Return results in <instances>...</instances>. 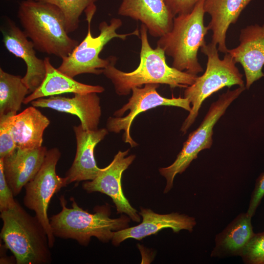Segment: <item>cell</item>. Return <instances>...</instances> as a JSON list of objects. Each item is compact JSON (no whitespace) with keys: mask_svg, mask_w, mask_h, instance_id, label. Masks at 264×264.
I'll return each mask as SVG.
<instances>
[{"mask_svg":"<svg viewBox=\"0 0 264 264\" xmlns=\"http://www.w3.org/2000/svg\"><path fill=\"white\" fill-rule=\"evenodd\" d=\"M139 31L141 47L138 67L132 72L122 71L115 67L116 57L110 56L109 64L103 69V73L110 80L117 94L126 95L133 88L148 84H166L171 88H186L194 84L197 75L169 66L164 51L158 46L155 48L151 46L146 26L142 24Z\"/></svg>","mask_w":264,"mask_h":264,"instance_id":"1","label":"cell"},{"mask_svg":"<svg viewBox=\"0 0 264 264\" xmlns=\"http://www.w3.org/2000/svg\"><path fill=\"white\" fill-rule=\"evenodd\" d=\"M18 17L25 34L40 52L62 59L78 44L68 36L64 15L53 4L23 0L20 3Z\"/></svg>","mask_w":264,"mask_h":264,"instance_id":"2","label":"cell"},{"mask_svg":"<svg viewBox=\"0 0 264 264\" xmlns=\"http://www.w3.org/2000/svg\"><path fill=\"white\" fill-rule=\"evenodd\" d=\"M4 174L3 159L0 158V211L13 208L17 203Z\"/></svg>","mask_w":264,"mask_h":264,"instance_id":"27","label":"cell"},{"mask_svg":"<svg viewBox=\"0 0 264 264\" xmlns=\"http://www.w3.org/2000/svg\"><path fill=\"white\" fill-rule=\"evenodd\" d=\"M159 86V84H148L143 88H133L132 95L128 102L114 112L113 115L115 117H110L108 119V131L115 133L124 131L123 141L129 143L131 147H134L138 144L131 137L130 128L134 119L142 112L161 106L177 107L190 111L191 103L187 98L164 97L156 90Z\"/></svg>","mask_w":264,"mask_h":264,"instance_id":"10","label":"cell"},{"mask_svg":"<svg viewBox=\"0 0 264 264\" xmlns=\"http://www.w3.org/2000/svg\"><path fill=\"white\" fill-rule=\"evenodd\" d=\"M253 0H204L203 9L211 17L207 26L212 31V42L218 50L227 52L226 36L231 24L235 23L241 13Z\"/></svg>","mask_w":264,"mask_h":264,"instance_id":"19","label":"cell"},{"mask_svg":"<svg viewBox=\"0 0 264 264\" xmlns=\"http://www.w3.org/2000/svg\"><path fill=\"white\" fill-rule=\"evenodd\" d=\"M0 237L17 264H47L51 261L47 235L36 216L28 214L17 201L0 212Z\"/></svg>","mask_w":264,"mask_h":264,"instance_id":"4","label":"cell"},{"mask_svg":"<svg viewBox=\"0 0 264 264\" xmlns=\"http://www.w3.org/2000/svg\"><path fill=\"white\" fill-rule=\"evenodd\" d=\"M241 256L245 264H264V231L254 234Z\"/></svg>","mask_w":264,"mask_h":264,"instance_id":"25","label":"cell"},{"mask_svg":"<svg viewBox=\"0 0 264 264\" xmlns=\"http://www.w3.org/2000/svg\"><path fill=\"white\" fill-rule=\"evenodd\" d=\"M200 0H165L174 17L190 12Z\"/></svg>","mask_w":264,"mask_h":264,"instance_id":"29","label":"cell"},{"mask_svg":"<svg viewBox=\"0 0 264 264\" xmlns=\"http://www.w3.org/2000/svg\"><path fill=\"white\" fill-rule=\"evenodd\" d=\"M59 199L61 211L49 218L55 237L73 239L87 246L91 237L108 242L112 239L114 231L129 227L130 218L125 215L117 219L110 218L108 206L96 207V212L91 214L80 207L73 198H70L71 208L66 207L64 196Z\"/></svg>","mask_w":264,"mask_h":264,"instance_id":"3","label":"cell"},{"mask_svg":"<svg viewBox=\"0 0 264 264\" xmlns=\"http://www.w3.org/2000/svg\"><path fill=\"white\" fill-rule=\"evenodd\" d=\"M139 214L142 221L138 225L114 232L111 239L114 245L117 246L128 239L141 240L164 228H171L175 233L183 229L192 232L196 224L194 218L178 213L159 214L150 209L141 208Z\"/></svg>","mask_w":264,"mask_h":264,"instance_id":"14","label":"cell"},{"mask_svg":"<svg viewBox=\"0 0 264 264\" xmlns=\"http://www.w3.org/2000/svg\"><path fill=\"white\" fill-rule=\"evenodd\" d=\"M250 216L241 213L216 236L212 257L241 256L245 246L255 234Z\"/></svg>","mask_w":264,"mask_h":264,"instance_id":"22","label":"cell"},{"mask_svg":"<svg viewBox=\"0 0 264 264\" xmlns=\"http://www.w3.org/2000/svg\"><path fill=\"white\" fill-rule=\"evenodd\" d=\"M96 10L94 5L85 10L88 23L87 35L68 56L62 59V63L58 68L71 77L84 73L96 75L103 73V69L110 62L109 57L106 59L99 57L105 45L113 38L125 40L128 36H140L138 29L129 33L118 34L116 31L122 25V21L113 18L110 20V24L105 21L101 22L99 25L100 34L97 37H93L90 31V23Z\"/></svg>","mask_w":264,"mask_h":264,"instance_id":"7","label":"cell"},{"mask_svg":"<svg viewBox=\"0 0 264 264\" xmlns=\"http://www.w3.org/2000/svg\"><path fill=\"white\" fill-rule=\"evenodd\" d=\"M245 89V86L239 87L232 90L228 89L220 95L218 99L210 105L199 127L189 134L175 161L167 167L159 169L160 174L166 180L164 193L172 188L176 176L184 172L201 151L211 147L214 126L228 107Z\"/></svg>","mask_w":264,"mask_h":264,"instance_id":"8","label":"cell"},{"mask_svg":"<svg viewBox=\"0 0 264 264\" xmlns=\"http://www.w3.org/2000/svg\"><path fill=\"white\" fill-rule=\"evenodd\" d=\"M61 156L57 148L47 150L39 171L24 186V205L35 212L47 235L50 248L54 246L55 236L47 216V208L53 195L68 184L66 176L62 177L56 174V165Z\"/></svg>","mask_w":264,"mask_h":264,"instance_id":"9","label":"cell"},{"mask_svg":"<svg viewBox=\"0 0 264 264\" xmlns=\"http://www.w3.org/2000/svg\"><path fill=\"white\" fill-rule=\"evenodd\" d=\"M239 45L228 49L236 63L243 67L246 79V89L264 77V24L247 26L241 30Z\"/></svg>","mask_w":264,"mask_h":264,"instance_id":"13","label":"cell"},{"mask_svg":"<svg viewBox=\"0 0 264 264\" xmlns=\"http://www.w3.org/2000/svg\"><path fill=\"white\" fill-rule=\"evenodd\" d=\"M37 108H49L77 116L86 130H96L101 115L100 100L97 93L74 94L72 98L59 95L41 98L31 102Z\"/></svg>","mask_w":264,"mask_h":264,"instance_id":"16","label":"cell"},{"mask_svg":"<svg viewBox=\"0 0 264 264\" xmlns=\"http://www.w3.org/2000/svg\"><path fill=\"white\" fill-rule=\"evenodd\" d=\"M29 92L21 76L8 73L0 68V115L17 113Z\"/></svg>","mask_w":264,"mask_h":264,"instance_id":"23","label":"cell"},{"mask_svg":"<svg viewBox=\"0 0 264 264\" xmlns=\"http://www.w3.org/2000/svg\"><path fill=\"white\" fill-rule=\"evenodd\" d=\"M264 196V172L256 180L254 189L251 194L247 214L251 217L256 210Z\"/></svg>","mask_w":264,"mask_h":264,"instance_id":"28","label":"cell"},{"mask_svg":"<svg viewBox=\"0 0 264 264\" xmlns=\"http://www.w3.org/2000/svg\"><path fill=\"white\" fill-rule=\"evenodd\" d=\"M129 152V149L125 151H119L110 163L102 168L94 179L83 183V188L88 193L99 192L110 197L118 213H125L132 220L139 222L140 215L125 197L121 186L123 173L135 158L134 154L126 156Z\"/></svg>","mask_w":264,"mask_h":264,"instance_id":"11","label":"cell"},{"mask_svg":"<svg viewBox=\"0 0 264 264\" xmlns=\"http://www.w3.org/2000/svg\"><path fill=\"white\" fill-rule=\"evenodd\" d=\"M118 14L140 21L154 37H161L172 28L174 16L165 0H122Z\"/></svg>","mask_w":264,"mask_h":264,"instance_id":"17","label":"cell"},{"mask_svg":"<svg viewBox=\"0 0 264 264\" xmlns=\"http://www.w3.org/2000/svg\"><path fill=\"white\" fill-rule=\"evenodd\" d=\"M76 142L74 161L66 173L68 184L94 179L102 168L96 164L94 151L96 145L108 133L107 129L86 130L81 124L73 127Z\"/></svg>","mask_w":264,"mask_h":264,"instance_id":"15","label":"cell"},{"mask_svg":"<svg viewBox=\"0 0 264 264\" xmlns=\"http://www.w3.org/2000/svg\"><path fill=\"white\" fill-rule=\"evenodd\" d=\"M204 1L200 0L190 12L175 17L172 28L159 38L156 46L173 58L172 67L196 75L203 71L198 53L206 44L209 30L204 23Z\"/></svg>","mask_w":264,"mask_h":264,"instance_id":"5","label":"cell"},{"mask_svg":"<svg viewBox=\"0 0 264 264\" xmlns=\"http://www.w3.org/2000/svg\"><path fill=\"white\" fill-rule=\"evenodd\" d=\"M47 152L44 146L33 149H16L3 159L6 180L14 197L39 171Z\"/></svg>","mask_w":264,"mask_h":264,"instance_id":"18","label":"cell"},{"mask_svg":"<svg viewBox=\"0 0 264 264\" xmlns=\"http://www.w3.org/2000/svg\"><path fill=\"white\" fill-rule=\"evenodd\" d=\"M16 114L11 112L0 115V158L10 155L17 148L10 130L11 118Z\"/></svg>","mask_w":264,"mask_h":264,"instance_id":"26","label":"cell"},{"mask_svg":"<svg viewBox=\"0 0 264 264\" xmlns=\"http://www.w3.org/2000/svg\"><path fill=\"white\" fill-rule=\"evenodd\" d=\"M44 61L46 67L45 77L40 86L25 97L23 101L24 104H27L39 98L63 93H98L105 90L102 86L79 82L73 78L63 73L52 65L49 57L44 58Z\"/></svg>","mask_w":264,"mask_h":264,"instance_id":"21","label":"cell"},{"mask_svg":"<svg viewBox=\"0 0 264 264\" xmlns=\"http://www.w3.org/2000/svg\"><path fill=\"white\" fill-rule=\"evenodd\" d=\"M1 31L6 49L24 62L26 71L22 81L28 88L29 93H32L40 86L45 77L44 59L37 57L33 43L28 40L23 31L10 19L7 20L5 25L1 28Z\"/></svg>","mask_w":264,"mask_h":264,"instance_id":"12","label":"cell"},{"mask_svg":"<svg viewBox=\"0 0 264 264\" xmlns=\"http://www.w3.org/2000/svg\"><path fill=\"white\" fill-rule=\"evenodd\" d=\"M49 124L48 118L33 106L14 114L10 130L17 148L33 149L42 146L44 132Z\"/></svg>","mask_w":264,"mask_h":264,"instance_id":"20","label":"cell"},{"mask_svg":"<svg viewBox=\"0 0 264 264\" xmlns=\"http://www.w3.org/2000/svg\"><path fill=\"white\" fill-rule=\"evenodd\" d=\"M200 49L207 57L206 67L203 74L198 76L194 84L184 90V97L190 102L191 110L180 128L184 134L195 121L199 109L206 98L226 87L229 88L234 85L245 86L243 75L229 53H226L223 59H220L217 45L212 43L205 44Z\"/></svg>","mask_w":264,"mask_h":264,"instance_id":"6","label":"cell"},{"mask_svg":"<svg viewBox=\"0 0 264 264\" xmlns=\"http://www.w3.org/2000/svg\"><path fill=\"white\" fill-rule=\"evenodd\" d=\"M49 3L58 7L62 12L66 28L69 34L79 26V18L83 12L94 4L97 0H35Z\"/></svg>","mask_w":264,"mask_h":264,"instance_id":"24","label":"cell"}]
</instances>
